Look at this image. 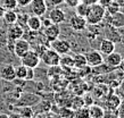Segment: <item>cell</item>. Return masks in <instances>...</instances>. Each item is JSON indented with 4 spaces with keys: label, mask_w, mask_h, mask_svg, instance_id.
Wrapping results in <instances>:
<instances>
[{
    "label": "cell",
    "mask_w": 124,
    "mask_h": 118,
    "mask_svg": "<svg viewBox=\"0 0 124 118\" xmlns=\"http://www.w3.org/2000/svg\"><path fill=\"white\" fill-rule=\"evenodd\" d=\"M112 24L115 27H124V13H116L112 15Z\"/></svg>",
    "instance_id": "obj_18"
},
{
    "label": "cell",
    "mask_w": 124,
    "mask_h": 118,
    "mask_svg": "<svg viewBox=\"0 0 124 118\" xmlns=\"http://www.w3.org/2000/svg\"><path fill=\"white\" fill-rule=\"evenodd\" d=\"M31 12L32 14L39 17H42L47 13L48 6L46 4V0H32L30 2Z\"/></svg>",
    "instance_id": "obj_7"
},
{
    "label": "cell",
    "mask_w": 124,
    "mask_h": 118,
    "mask_svg": "<svg viewBox=\"0 0 124 118\" xmlns=\"http://www.w3.org/2000/svg\"><path fill=\"white\" fill-rule=\"evenodd\" d=\"M23 35H24V30H23L22 26H19L18 24L9 25L8 31H7V38L9 39V40L16 41V40L23 38Z\"/></svg>",
    "instance_id": "obj_10"
},
{
    "label": "cell",
    "mask_w": 124,
    "mask_h": 118,
    "mask_svg": "<svg viewBox=\"0 0 124 118\" xmlns=\"http://www.w3.org/2000/svg\"><path fill=\"white\" fill-rule=\"evenodd\" d=\"M84 57H85V60H86V65L90 66L91 68L101 65L104 62L102 55L100 53V51H97V50H91L89 52H86L84 55Z\"/></svg>",
    "instance_id": "obj_5"
},
{
    "label": "cell",
    "mask_w": 124,
    "mask_h": 118,
    "mask_svg": "<svg viewBox=\"0 0 124 118\" xmlns=\"http://www.w3.org/2000/svg\"><path fill=\"white\" fill-rule=\"evenodd\" d=\"M88 10H89V6H86L82 2H80L75 7V14L79 16H82V17H85L88 14Z\"/></svg>",
    "instance_id": "obj_25"
},
{
    "label": "cell",
    "mask_w": 124,
    "mask_h": 118,
    "mask_svg": "<svg viewBox=\"0 0 124 118\" xmlns=\"http://www.w3.org/2000/svg\"><path fill=\"white\" fill-rule=\"evenodd\" d=\"M112 2H113V0H98V4L100 5V6H102L104 8L108 7Z\"/></svg>",
    "instance_id": "obj_33"
},
{
    "label": "cell",
    "mask_w": 124,
    "mask_h": 118,
    "mask_svg": "<svg viewBox=\"0 0 124 118\" xmlns=\"http://www.w3.org/2000/svg\"><path fill=\"white\" fill-rule=\"evenodd\" d=\"M40 56L38 55V52L35 50H29L22 58H21V62L22 65H24L25 67L29 68H37L40 65Z\"/></svg>",
    "instance_id": "obj_3"
},
{
    "label": "cell",
    "mask_w": 124,
    "mask_h": 118,
    "mask_svg": "<svg viewBox=\"0 0 124 118\" xmlns=\"http://www.w3.org/2000/svg\"><path fill=\"white\" fill-rule=\"evenodd\" d=\"M27 18H29V15L26 14H22V15H18L17 16V22L16 24H18L19 26H26V22H27Z\"/></svg>",
    "instance_id": "obj_28"
},
{
    "label": "cell",
    "mask_w": 124,
    "mask_h": 118,
    "mask_svg": "<svg viewBox=\"0 0 124 118\" xmlns=\"http://www.w3.org/2000/svg\"><path fill=\"white\" fill-rule=\"evenodd\" d=\"M26 70H27V67H25L24 65H19V66H17V67H15V75H16V78L25 81V76H26Z\"/></svg>",
    "instance_id": "obj_24"
},
{
    "label": "cell",
    "mask_w": 124,
    "mask_h": 118,
    "mask_svg": "<svg viewBox=\"0 0 124 118\" xmlns=\"http://www.w3.org/2000/svg\"><path fill=\"white\" fill-rule=\"evenodd\" d=\"M41 61L48 67H57L59 66L60 55L57 53L54 49H45V51L40 55Z\"/></svg>",
    "instance_id": "obj_2"
},
{
    "label": "cell",
    "mask_w": 124,
    "mask_h": 118,
    "mask_svg": "<svg viewBox=\"0 0 124 118\" xmlns=\"http://www.w3.org/2000/svg\"><path fill=\"white\" fill-rule=\"evenodd\" d=\"M121 104V99L115 94H112L108 97V99L106 101V106L108 107L109 109H112V110H115L117 109Z\"/></svg>",
    "instance_id": "obj_17"
},
{
    "label": "cell",
    "mask_w": 124,
    "mask_h": 118,
    "mask_svg": "<svg viewBox=\"0 0 124 118\" xmlns=\"http://www.w3.org/2000/svg\"><path fill=\"white\" fill-rule=\"evenodd\" d=\"M0 77L6 82H13L16 80L15 67L13 65H5L0 70Z\"/></svg>",
    "instance_id": "obj_12"
},
{
    "label": "cell",
    "mask_w": 124,
    "mask_h": 118,
    "mask_svg": "<svg viewBox=\"0 0 124 118\" xmlns=\"http://www.w3.org/2000/svg\"><path fill=\"white\" fill-rule=\"evenodd\" d=\"M41 24H42V26L43 27H48V26H50L53 23H51V21H50L49 18H46L45 21H41Z\"/></svg>",
    "instance_id": "obj_36"
},
{
    "label": "cell",
    "mask_w": 124,
    "mask_h": 118,
    "mask_svg": "<svg viewBox=\"0 0 124 118\" xmlns=\"http://www.w3.org/2000/svg\"><path fill=\"white\" fill-rule=\"evenodd\" d=\"M31 49V44L27 40H24V39H18L14 42V49H13V52L16 57L22 58L25 53Z\"/></svg>",
    "instance_id": "obj_4"
},
{
    "label": "cell",
    "mask_w": 124,
    "mask_h": 118,
    "mask_svg": "<svg viewBox=\"0 0 124 118\" xmlns=\"http://www.w3.org/2000/svg\"><path fill=\"white\" fill-rule=\"evenodd\" d=\"M32 0H17V5L21 6V7H26L30 5V2Z\"/></svg>",
    "instance_id": "obj_34"
},
{
    "label": "cell",
    "mask_w": 124,
    "mask_h": 118,
    "mask_svg": "<svg viewBox=\"0 0 124 118\" xmlns=\"http://www.w3.org/2000/svg\"><path fill=\"white\" fill-rule=\"evenodd\" d=\"M33 78H34V68H29V67H27L25 81H32Z\"/></svg>",
    "instance_id": "obj_32"
},
{
    "label": "cell",
    "mask_w": 124,
    "mask_h": 118,
    "mask_svg": "<svg viewBox=\"0 0 124 118\" xmlns=\"http://www.w3.org/2000/svg\"><path fill=\"white\" fill-rule=\"evenodd\" d=\"M5 12H6V9L2 7V5H0V19L2 18V16H4Z\"/></svg>",
    "instance_id": "obj_38"
},
{
    "label": "cell",
    "mask_w": 124,
    "mask_h": 118,
    "mask_svg": "<svg viewBox=\"0 0 124 118\" xmlns=\"http://www.w3.org/2000/svg\"><path fill=\"white\" fill-rule=\"evenodd\" d=\"M106 8L100 6L99 4H94L92 6H89V10L85 16L86 23L90 25H98L105 17Z\"/></svg>",
    "instance_id": "obj_1"
},
{
    "label": "cell",
    "mask_w": 124,
    "mask_h": 118,
    "mask_svg": "<svg viewBox=\"0 0 124 118\" xmlns=\"http://www.w3.org/2000/svg\"><path fill=\"white\" fill-rule=\"evenodd\" d=\"M106 9L108 10V13L110 14V15H114V14H116V13L120 12V6H118V5L113 0V2L109 5L108 7H106Z\"/></svg>",
    "instance_id": "obj_27"
},
{
    "label": "cell",
    "mask_w": 124,
    "mask_h": 118,
    "mask_svg": "<svg viewBox=\"0 0 124 118\" xmlns=\"http://www.w3.org/2000/svg\"><path fill=\"white\" fill-rule=\"evenodd\" d=\"M86 25V19L85 17H82V16H79V15H73L70 18V26L72 27V30L76 31V32H81V31L85 30Z\"/></svg>",
    "instance_id": "obj_8"
},
{
    "label": "cell",
    "mask_w": 124,
    "mask_h": 118,
    "mask_svg": "<svg viewBox=\"0 0 124 118\" xmlns=\"http://www.w3.org/2000/svg\"><path fill=\"white\" fill-rule=\"evenodd\" d=\"M2 7L6 10H15L18 7L17 0H2Z\"/></svg>",
    "instance_id": "obj_26"
},
{
    "label": "cell",
    "mask_w": 124,
    "mask_h": 118,
    "mask_svg": "<svg viewBox=\"0 0 124 118\" xmlns=\"http://www.w3.org/2000/svg\"><path fill=\"white\" fill-rule=\"evenodd\" d=\"M89 112H90V118H102L104 117V109L101 107L91 104L89 107Z\"/></svg>",
    "instance_id": "obj_19"
},
{
    "label": "cell",
    "mask_w": 124,
    "mask_h": 118,
    "mask_svg": "<svg viewBox=\"0 0 124 118\" xmlns=\"http://www.w3.org/2000/svg\"><path fill=\"white\" fill-rule=\"evenodd\" d=\"M118 67H120L121 72L124 73V57H122V60H121V64L118 65Z\"/></svg>",
    "instance_id": "obj_37"
},
{
    "label": "cell",
    "mask_w": 124,
    "mask_h": 118,
    "mask_svg": "<svg viewBox=\"0 0 124 118\" xmlns=\"http://www.w3.org/2000/svg\"><path fill=\"white\" fill-rule=\"evenodd\" d=\"M74 118H90V112H89V107L82 106L75 109L74 111Z\"/></svg>",
    "instance_id": "obj_21"
},
{
    "label": "cell",
    "mask_w": 124,
    "mask_h": 118,
    "mask_svg": "<svg viewBox=\"0 0 124 118\" xmlns=\"http://www.w3.org/2000/svg\"><path fill=\"white\" fill-rule=\"evenodd\" d=\"M65 0H46V4H47V6H50V7H57V6H59V5L64 4Z\"/></svg>",
    "instance_id": "obj_29"
},
{
    "label": "cell",
    "mask_w": 124,
    "mask_h": 118,
    "mask_svg": "<svg viewBox=\"0 0 124 118\" xmlns=\"http://www.w3.org/2000/svg\"><path fill=\"white\" fill-rule=\"evenodd\" d=\"M84 106V103H83V99L82 98H80V97H75L74 100H73V108L74 109H78L80 107Z\"/></svg>",
    "instance_id": "obj_30"
},
{
    "label": "cell",
    "mask_w": 124,
    "mask_h": 118,
    "mask_svg": "<svg viewBox=\"0 0 124 118\" xmlns=\"http://www.w3.org/2000/svg\"><path fill=\"white\" fill-rule=\"evenodd\" d=\"M8 118H22V117H21V116H19L18 114H11Z\"/></svg>",
    "instance_id": "obj_41"
},
{
    "label": "cell",
    "mask_w": 124,
    "mask_h": 118,
    "mask_svg": "<svg viewBox=\"0 0 124 118\" xmlns=\"http://www.w3.org/2000/svg\"><path fill=\"white\" fill-rule=\"evenodd\" d=\"M81 2L86 6H92L94 4H98V0H81Z\"/></svg>",
    "instance_id": "obj_35"
},
{
    "label": "cell",
    "mask_w": 124,
    "mask_h": 118,
    "mask_svg": "<svg viewBox=\"0 0 124 118\" xmlns=\"http://www.w3.org/2000/svg\"><path fill=\"white\" fill-rule=\"evenodd\" d=\"M45 36L47 38L49 42L55 41L56 39H58L60 34V28L58 24H51L50 26L45 27V32H43Z\"/></svg>",
    "instance_id": "obj_11"
},
{
    "label": "cell",
    "mask_w": 124,
    "mask_h": 118,
    "mask_svg": "<svg viewBox=\"0 0 124 118\" xmlns=\"http://www.w3.org/2000/svg\"><path fill=\"white\" fill-rule=\"evenodd\" d=\"M114 1H115V2L120 6V8L124 7V0H114Z\"/></svg>",
    "instance_id": "obj_39"
},
{
    "label": "cell",
    "mask_w": 124,
    "mask_h": 118,
    "mask_svg": "<svg viewBox=\"0 0 124 118\" xmlns=\"http://www.w3.org/2000/svg\"><path fill=\"white\" fill-rule=\"evenodd\" d=\"M32 118H47L43 114H38V115H33V117Z\"/></svg>",
    "instance_id": "obj_40"
},
{
    "label": "cell",
    "mask_w": 124,
    "mask_h": 118,
    "mask_svg": "<svg viewBox=\"0 0 124 118\" xmlns=\"http://www.w3.org/2000/svg\"><path fill=\"white\" fill-rule=\"evenodd\" d=\"M73 62H74V67L78 69L86 66L85 57H84V55H82V53H76V55H74V56H73Z\"/></svg>",
    "instance_id": "obj_20"
},
{
    "label": "cell",
    "mask_w": 124,
    "mask_h": 118,
    "mask_svg": "<svg viewBox=\"0 0 124 118\" xmlns=\"http://www.w3.org/2000/svg\"><path fill=\"white\" fill-rule=\"evenodd\" d=\"M53 24H63L66 19V14L63 9H60L58 7H54L50 12H49V17H48Z\"/></svg>",
    "instance_id": "obj_9"
},
{
    "label": "cell",
    "mask_w": 124,
    "mask_h": 118,
    "mask_svg": "<svg viewBox=\"0 0 124 118\" xmlns=\"http://www.w3.org/2000/svg\"><path fill=\"white\" fill-rule=\"evenodd\" d=\"M59 66H63L65 68H72L74 67V62H73V57L64 55V57L60 56V60H59Z\"/></svg>",
    "instance_id": "obj_23"
},
{
    "label": "cell",
    "mask_w": 124,
    "mask_h": 118,
    "mask_svg": "<svg viewBox=\"0 0 124 118\" xmlns=\"http://www.w3.org/2000/svg\"><path fill=\"white\" fill-rule=\"evenodd\" d=\"M99 51L101 55H109L115 51V43L113 41H110L108 39H104L101 40L100 44H99Z\"/></svg>",
    "instance_id": "obj_14"
},
{
    "label": "cell",
    "mask_w": 124,
    "mask_h": 118,
    "mask_svg": "<svg viewBox=\"0 0 124 118\" xmlns=\"http://www.w3.org/2000/svg\"><path fill=\"white\" fill-rule=\"evenodd\" d=\"M51 43V49H54L57 53H59L60 56L67 55L71 51V43L66 40H59L56 39L55 41L50 42Z\"/></svg>",
    "instance_id": "obj_6"
},
{
    "label": "cell",
    "mask_w": 124,
    "mask_h": 118,
    "mask_svg": "<svg viewBox=\"0 0 124 118\" xmlns=\"http://www.w3.org/2000/svg\"><path fill=\"white\" fill-rule=\"evenodd\" d=\"M121 60H122V55L114 51V52L106 56L105 62L108 67H118V65L121 64Z\"/></svg>",
    "instance_id": "obj_15"
},
{
    "label": "cell",
    "mask_w": 124,
    "mask_h": 118,
    "mask_svg": "<svg viewBox=\"0 0 124 118\" xmlns=\"http://www.w3.org/2000/svg\"><path fill=\"white\" fill-rule=\"evenodd\" d=\"M17 16H18V14L15 10H6L4 16H2V19H4L5 24L13 25V24H16V22H17Z\"/></svg>",
    "instance_id": "obj_16"
},
{
    "label": "cell",
    "mask_w": 124,
    "mask_h": 118,
    "mask_svg": "<svg viewBox=\"0 0 124 118\" xmlns=\"http://www.w3.org/2000/svg\"><path fill=\"white\" fill-rule=\"evenodd\" d=\"M65 4H66V6L70 8H75L81 2V0H65L64 1Z\"/></svg>",
    "instance_id": "obj_31"
},
{
    "label": "cell",
    "mask_w": 124,
    "mask_h": 118,
    "mask_svg": "<svg viewBox=\"0 0 124 118\" xmlns=\"http://www.w3.org/2000/svg\"><path fill=\"white\" fill-rule=\"evenodd\" d=\"M18 115L22 118H32L34 112H33V109L30 106H22L19 108Z\"/></svg>",
    "instance_id": "obj_22"
},
{
    "label": "cell",
    "mask_w": 124,
    "mask_h": 118,
    "mask_svg": "<svg viewBox=\"0 0 124 118\" xmlns=\"http://www.w3.org/2000/svg\"><path fill=\"white\" fill-rule=\"evenodd\" d=\"M62 118H71V117H62Z\"/></svg>",
    "instance_id": "obj_42"
},
{
    "label": "cell",
    "mask_w": 124,
    "mask_h": 118,
    "mask_svg": "<svg viewBox=\"0 0 124 118\" xmlns=\"http://www.w3.org/2000/svg\"><path fill=\"white\" fill-rule=\"evenodd\" d=\"M26 26L29 27V30L32 31V32H38V31L41 30L42 24H41V17L35 15L29 16L26 22Z\"/></svg>",
    "instance_id": "obj_13"
}]
</instances>
